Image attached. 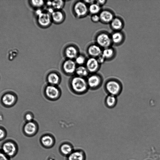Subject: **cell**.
<instances>
[{"instance_id": "cell-10", "label": "cell", "mask_w": 160, "mask_h": 160, "mask_svg": "<svg viewBox=\"0 0 160 160\" xmlns=\"http://www.w3.org/2000/svg\"><path fill=\"white\" fill-rule=\"evenodd\" d=\"M38 126L33 121L27 122L23 128L24 134L26 136L30 137L35 135L37 132Z\"/></svg>"}, {"instance_id": "cell-8", "label": "cell", "mask_w": 160, "mask_h": 160, "mask_svg": "<svg viewBox=\"0 0 160 160\" xmlns=\"http://www.w3.org/2000/svg\"><path fill=\"white\" fill-rule=\"evenodd\" d=\"M74 61L67 59L62 63V70L63 72L67 75H72L75 72L77 67Z\"/></svg>"}, {"instance_id": "cell-30", "label": "cell", "mask_w": 160, "mask_h": 160, "mask_svg": "<svg viewBox=\"0 0 160 160\" xmlns=\"http://www.w3.org/2000/svg\"><path fill=\"white\" fill-rule=\"evenodd\" d=\"M7 135V133L5 129L2 127H0V141H4Z\"/></svg>"}, {"instance_id": "cell-29", "label": "cell", "mask_w": 160, "mask_h": 160, "mask_svg": "<svg viewBox=\"0 0 160 160\" xmlns=\"http://www.w3.org/2000/svg\"><path fill=\"white\" fill-rule=\"evenodd\" d=\"M75 62L76 64L78 66L83 65L86 62V60L85 57L82 55H78L75 59Z\"/></svg>"}, {"instance_id": "cell-31", "label": "cell", "mask_w": 160, "mask_h": 160, "mask_svg": "<svg viewBox=\"0 0 160 160\" xmlns=\"http://www.w3.org/2000/svg\"><path fill=\"white\" fill-rule=\"evenodd\" d=\"M25 118L27 122L32 121L33 118V115L30 112H28L25 115Z\"/></svg>"}, {"instance_id": "cell-18", "label": "cell", "mask_w": 160, "mask_h": 160, "mask_svg": "<svg viewBox=\"0 0 160 160\" xmlns=\"http://www.w3.org/2000/svg\"><path fill=\"white\" fill-rule=\"evenodd\" d=\"M117 101V96L108 94L106 97L104 102L105 105L107 108H112L116 106Z\"/></svg>"}, {"instance_id": "cell-12", "label": "cell", "mask_w": 160, "mask_h": 160, "mask_svg": "<svg viewBox=\"0 0 160 160\" xmlns=\"http://www.w3.org/2000/svg\"><path fill=\"white\" fill-rule=\"evenodd\" d=\"M17 98L16 96L12 93L8 92L3 95L2 102L3 104L7 107L13 105L16 102Z\"/></svg>"}, {"instance_id": "cell-17", "label": "cell", "mask_w": 160, "mask_h": 160, "mask_svg": "<svg viewBox=\"0 0 160 160\" xmlns=\"http://www.w3.org/2000/svg\"><path fill=\"white\" fill-rule=\"evenodd\" d=\"M52 21L56 24H60L63 22L65 15L61 10H55L51 15Z\"/></svg>"}, {"instance_id": "cell-21", "label": "cell", "mask_w": 160, "mask_h": 160, "mask_svg": "<svg viewBox=\"0 0 160 160\" xmlns=\"http://www.w3.org/2000/svg\"><path fill=\"white\" fill-rule=\"evenodd\" d=\"M89 73L86 67L83 65L77 67L75 72L76 75L85 78L88 76Z\"/></svg>"}, {"instance_id": "cell-13", "label": "cell", "mask_w": 160, "mask_h": 160, "mask_svg": "<svg viewBox=\"0 0 160 160\" xmlns=\"http://www.w3.org/2000/svg\"><path fill=\"white\" fill-rule=\"evenodd\" d=\"M102 48L97 44L90 45L87 50L88 53L91 57L96 58L102 54Z\"/></svg>"}, {"instance_id": "cell-37", "label": "cell", "mask_w": 160, "mask_h": 160, "mask_svg": "<svg viewBox=\"0 0 160 160\" xmlns=\"http://www.w3.org/2000/svg\"><path fill=\"white\" fill-rule=\"evenodd\" d=\"M86 4H88L89 5L92 4L94 3L95 2V1L94 0H84L83 1Z\"/></svg>"}, {"instance_id": "cell-5", "label": "cell", "mask_w": 160, "mask_h": 160, "mask_svg": "<svg viewBox=\"0 0 160 160\" xmlns=\"http://www.w3.org/2000/svg\"><path fill=\"white\" fill-rule=\"evenodd\" d=\"M89 88L96 90L101 86L103 82V78L98 74L94 73L88 76L86 79Z\"/></svg>"}, {"instance_id": "cell-36", "label": "cell", "mask_w": 160, "mask_h": 160, "mask_svg": "<svg viewBox=\"0 0 160 160\" xmlns=\"http://www.w3.org/2000/svg\"><path fill=\"white\" fill-rule=\"evenodd\" d=\"M42 12H43V11H42L41 9H36L35 12V15L36 16H37Z\"/></svg>"}, {"instance_id": "cell-14", "label": "cell", "mask_w": 160, "mask_h": 160, "mask_svg": "<svg viewBox=\"0 0 160 160\" xmlns=\"http://www.w3.org/2000/svg\"><path fill=\"white\" fill-rule=\"evenodd\" d=\"M46 80L48 84L57 86L61 82V78L58 73L52 72L48 74Z\"/></svg>"}, {"instance_id": "cell-38", "label": "cell", "mask_w": 160, "mask_h": 160, "mask_svg": "<svg viewBox=\"0 0 160 160\" xmlns=\"http://www.w3.org/2000/svg\"><path fill=\"white\" fill-rule=\"evenodd\" d=\"M45 3H46V5L48 7H52V1H47L45 2Z\"/></svg>"}, {"instance_id": "cell-19", "label": "cell", "mask_w": 160, "mask_h": 160, "mask_svg": "<svg viewBox=\"0 0 160 160\" xmlns=\"http://www.w3.org/2000/svg\"><path fill=\"white\" fill-rule=\"evenodd\" d=\"M111 28L115 31H119L123 26L122 21L118 18H114L110 22Z\"/></svg>"}, {"instance_id": "cell-6", "label": "cell", "mask_w": 160, "mask_h": 160, "mask_svg": "<svg viewBox=\"0 0 160 160\" xmlns=\"http://www.w3.org/2000/svg\"><path fill=\"white\" fill-rule=\"evenodd\" d=\"M73 11L75 15L78 18L85 17L89 13L88 7L83 1H78L74 4Z\"/></svg>"}, {"instance_id": "cell-9", "label": "cell", "mask_w": 160, "mask_h": 160, "mask_svg": "<svg viewBox=\"0 0 160 160\" xmlns=\"http://www.w3.org/2000/svg\"><path fill=\"white\" fill-rule=\"evenodd\" d=\"M37 17V23L42 28L48 27L52 22L51 15L46 12L43 11Z\"/></svg>"}, {"instance_id": "cell-11", "label": "cell", "mask_w": 160, "mask_h": 160, "mask_svg": "<svg viewBox=\"0 0 160 160\" xmlns=\"http://www.w3.org/2000/svg\"><path fill=\"white\" fill-rule=\"evenodd\" d=\"M85 64L89 73L91 74L96 73L100 68V64L96 58L90 57L87 60Z\"/></svg>"}, {"instance_id": "cell-25", "label": "cell", "mask_w": 160, "mask_h": 160, "mask_svg": "<svg viewBox=\"0 0 160 160\" xmlns=\"http://www.w3.org/2000/svg\"><path fill=\"white\" fill-rule=\"evenodd\" d=\"M88 12L92 15L98 14L101 11V7L95 2L89 5L88 7Z\"/></svg>"}, {"instance_id": "cell-3", "label": "cell", "mask_w": 160, "mask_h": 160, "mask_svg": "<svg viewBox=\"0 0 160 160\" xmlns=\"http://www.w3.org/2000/svg\"><path fill=\"white\" fill-rule=\"evenodd\" d=\"M104 88L108 94L117 97L122 92V86L118 80L115 78H111L107 80L105 83Z\"/></svg>"}, {"instance_id": "cell-27", "label": "cell", "mask_w": 160, "mask_h": 160, "mask_svg": "<svg viewBox=\"0 0 160 160\" xmlns=\"http://www.w3.org/2000/svg\"><path fill=\"white\" fill-rule=\"evenodd\" d=\"M31 6L36 9H40L45 4L44 1L42 0H32L29 1Z\"/></svg>"}, {"instance_id": "cell-4", "label": "cell", "mask_w": 160, "mask_h": 160, "mask_svg": "<svg viewBox=\"0 0 160 160\" xmlns=\"http://www.w3.org/2000/svg\"><path fill=\"white\" fill-rule=\"evenodd\" d=\"M44 94L48 99L54 101L60 97L61 92L58 86L48 84L44 88Z\"/></svg>"}, {"instance_id": "cell-2", "label": "cell", "mask_w": 160, "mask_h": 160, "mask_svg": "<svg viewBox=\"0 0 160 160\" xmlns=\"http://www.w3.org/2000/svg\"><path fill=\"white\" fill-rule=\"evenodd\" d=\"M0 149L10 158L15 157L18 151V146L14 140L8 139L4 140L1 145Z\"/></svg>"}, {"instance_id": "cell-32", "label": "cell", "mask_w": 160, "mask_h": 160, "mask_svg": "<svg viewBox=\"0 0 160 160\" xmlns=\"http://www.w3.org/2000/svg\"><path fill=\"white\" fill-rule=\"evenodd\" d=\"M91 18V21L93 22H98L100 21L99 15L98 14L92 15Z\"/></svg>"}, {"instance_id": "cell-33", "label": "cell", "mask_w": 160, "mask_h": 160, "mask_svg": "<svg viewBox=\"0 0 160 160\" xmlns=\"http://www.w3.org/2000/svg\"><path fill=\"white\" fill-rule=\"evenodd\" d=\"M10 159L0 149V160H10Z\"/></svg>"}, {"instance_id": "cell-22", "label": "cell", "mask_w": 160, "mask_h": 160, "mask_svg": "<svg viewBox=\"0 0 160 160\" xmlns=\"http://www.w3.org/2000/svg\"><path fill=\"white\" fill-rule=\"evenodd\" d=\"M52 138L49 135H46L42 136L41 138L42 144L46 147H50L53 144Z\"/></svg>"}, {"instance_id": "cell-23", "label": "cell", "mask_w": 160, "mask_h": 160, "mask_svg": "<svg viewBox=\"0 0 160 160\" xmlns=\"http://www.w3.org/2000/svg\"><path fill=\"white\" fill-rule=\"evenodd\" d=\"M115 52L114 50L112 48L109 47L104 48L102 51V55L106 59H109L112 58Z\"/></svg>"}, {"instance_id": "cell-26", "label": "cell", "mask_w": 160, "mask_h": 160, "mask_svg": "<svg viewBox=\"0 0 160 160\" xmlns=\"http://www.w3.org/2000/svg\"><path fill=\"white\" fill-rule=\"evenodd\" d=\"M65 3V1L63 0L52 1V7L55 10H61L63 8Z\"/></svg>"}, {"instance_id": "cell-15", "label": "cell", "mask_w": 160, "mask_h": 160, "mask_svg": "<svg viewBox=\"0 0 160 160\" xmlns=\"http://www.w3.org/2000/svg\"><path fill=\"white\" fill-rule=\"evenodd\" d=\"M64 53L68 59L73 60L78 55V48L75 46L69 45L65 48Z\"/></svg>"}, {"instance_id": "cell-20", "label": "cell", "mask_w": 160, "mask_h": 160, "mask_svg": "<svg viewBox=\"0 0 160 160\" xmlns=\"http://www.w3.org/2000/svg\"><path fill=\"white\" fill-rule=\"evenodd\" d=\"M112 43L116 45L121 44L123 40V35L120 31H115L111 36Z\"/></svg>"}, {"instance_id": "cell-16", "label": "cell", "mask_w": 160, "mask_h": 160, "mask_svg": "<svg viewBox=\"0 0 160 160\" xmlns=\"http://www.w3.org/2000/svg\"><path fill=\"white\" fill-rule=\"evenodd\" d=\"M99 15L100 21L106 24L110 23L114 18L113 13L110 11L107 10L102 11Z\"/></svg>"}, {"instance_id": "cell-1", "label": "cell", "mask_w": 160, "mask_h": 160, "mask_svg": "<svg viewBox=\"0 0 160 160\" xmlns=\"http://www.w3.org/2000/svg\"><path fill=\"white\" fill-rule=\"evenodd\" d=\"M69 85L71 90L77 94H83L89 89L86 79L76 75L70 78Z\"/></svg>"}, {"instance_id": "cell-35", "label": "cell", "mask_w": 160, "mask_h": 160, "mask_svg": "<svg viewBox=\"0 0 160 160\" xmlns=\"http://www.w3.org/2000/svg\"><path fill=\"white\" fill-rule=\"evenodd\" d=\"M106 1L105 0H98L95 1V2L99 6L101 7L103 5L106 3Z\"/></svg>"}, {"instance_id": "cell-24", "label": "cell", "mask_w": 160, "mask_h": 160, "mask_svg": "<svg viewBox=\"0 0 160 160\" xmlns=\"http://www.w3.org/2000/svg\"><path fill=\"white\" fill-rule=\"evenodd\" d=\"M84 158L83 153L80 151L72 152L68 156V160H83Z\"/></svg>"}, {"instance_id": "cell-34", "label": "cell", "mask_w": 160, "mask_h": 160, "mask_svg": "<svg viewBox=\"0 0 160 160\" xmlns=\"http://www.w3.org/2000/svg\"><path fill=\"white\" fill-rule=\"evenodd\" d=\"M97 60L99 63L100 64H101L103 63L106 60V59L101 54L97 58Z\"/></svg>"}, {"instance_id": "cell-7", "label": "cell", "mask_w": 160, "mask_h": 160, "mask_svg": "<svg viewBox=\"0 0 160 160\" xmlns=\"http://www.w3.org/2000/svg\"><path fill=\"white\" fill-rule=\"evenodd\" d=\"M96 41L97 44L104 49L110 47L112 43L111 36L104 32L99 33L97 36Z\"/></svg>"}, {"instance_id": "cell-28", "label": "cell", "mask_w": 160, "mask_h": 160, "mask_svg": "<svg viewBox=\"0 0 160 160\" xmlns=\"http://www.w3.org/2000/svg\"><path fill=\"white\" fill-rule=\"evenodd\" d=\"M60 150L64 155H69L72 152V148L70 145L64 144L61 146Z\"/></svg>"}]
</instances>
